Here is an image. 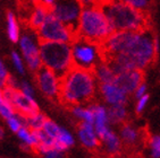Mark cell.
<instances>
[{
	"mask_svg": "<svg viewBox=\"0 0 160 158\" xmlns=\"http://www.w3.org/2000/svg\"><path fill=\"white\" fill-rule=\"evenodd\" d=\"M94 76H96L97 80L100 84H108V82H114L115 78H116V73L110 67V64L106 62V61L101 60L97 64L94 69L92 70Z\"/></svg>",
	"mask_w": 160,
	"mask_h": 158,
	"instance_id": "18",
	"label": "cell"
},
{
	"mask_svg": "<svg viewBox=\"0 0 160 158\" xmlns=\"http://www.w3.org/2000/svg\"><path fill=\"white\" fill-rule=\"evenodd\" d=\"M60 129H62V128H60V127H59L57 123H55V122L51 121V120H49V118H47V121L44 122V124H43L42 130L44 131L46 133L49 134L51 138L56 139V138L58 137Z\"/></svg>",
	"mask_w": 160,
	"mask_h": 158,
	"instance_id": "28",
	"label": "cell"
},
{
	"mask_svg": "<svg viewBox=\"0 0 160 158\" xmlns=\"http://www.w3.org/2000/svg\"><path fill=\"white\" fill-rule=\"evenodd\" d=\"M19 89H21L24 94L28 95V96H32L33 97L34 96V89L33 87H32L30 84H28V81H22L21 84H19Z\"/></svg>",
	"mask_w": 160,
	"mask_h": 158,
	"instance_id": "35",
	"label": "cell"
},
{
	"mask_svg": "<svg viewBox=\"0 0 160 158\" xmlns=\"http://www.w3.org/2000/svg\"><path fill=\"white\" fill-rule=\"evenodd\" d=\"M100 140H101L103 146H105V150L108 154V156L115 157V156L120 154L122 147H123V142L120 140V137H118L111 129Z\"/></svg>",
	"mask_w": 160,
	"mask_h": 158,
	"instance_id": "17",
	"label": "cell"
},
{
	"mask_svg": "<svg viewBox=\"0 0 160 158\" xmlns=\"http://www.w3.org/2000/svg\"><path fill=\"white\" fill-rule=\"evenodd\" d=\"M149 102V95L145 94L143 95L142 97L138 98V103H136V107H135V111L136 113H142L143 111H144L145 106H147V104H148Z\"/></svg>",
	"mask_w": 160,
	"mask_h": 158,
	"instance_id": "32",
	"label": "cell"
},
{
	"mask_svg": "<svg viewBox=\"0 0 160 158\" xmlns=\"http://www.w3.org/2000/svg\"><path fill=\"white\" fill-rule=\"evenodd\" d=\"M100 1H101V2H102V1H106V0H100Z\"/></svg>",
	"mask_w": 160,
	"mask_h": 158,
	"instance_id": "41",
	"label": "cell"
},
{
	"mask_svg": "<svg viewBox=\"0 0 160 158\" xmlns=\"http://www.w3.org/2000/svg\"><path fill=\"white\" fill-rule=\"evenodd\" d=\"M120 1H123V2L127 3L129 6L134 7L136 9L142 10V12H148L151 6L150 0H120Z\"/></svg>",
	"mask_w": 160,
	"mask_h": 158,
	"instance_id": "29",
	"label": "cell"
},
{
	"mask_svg": "<svg viewBox=\"0 0 160 158\" xmlns=\"http://www.w3.org/2000/svg\"><path fill=\"white\" fill-rule=\"evenodd\" d=\"M90 109H92L93 115H94V121H93V127L98 134L99 139H101L108 131L109 128V118H108V111L105 106L99 105V104H90Z\"/></svg>",
	"mask_w": 160,
	"mask_h": 158,
	"instance_id": "15",
	"label": "cell"
},
{
	"mask_svg": "<svg viewBox=\"0 0 160 158\" xmlns=\"http://www.w3.org/2000/svg\"><path fill=\"white\" fill-rule=\"evenodd\" d=\"M43 158H65L64 156V151H59L57 149L52 148L48 150L46 154H43L42 155Z\"/></svg>",
	"mask_w": 160,
	"mask_h": 158,
	"instance_id": "34",
	"label": "cell"
},
{
	"mask_svg": "<svg viewBox=\"0 0 160 158\" xmlns=\"http://www.w3.org/2000/svg\"><path fill=\"white\" fill-rule=\"evenodd\" d=\"M71 45L75 67L93 70L102 60L101 46L98 43L91 42L82 37H76L71 43Z\"/></svg>",
	"mask_w": 160,
	"mask_h": 158,
	"instance_id": "6",
	"label": "cell"
},
{
	"mask_svg": "<svg viewBox=\"0 0 160 158\" xmlns=\"http://www.w3.org/2000/svg\"><path fill=\"white\" fill-rule=\"evenodd\" d=\"M3 136H5V131H3V129L1 128V127H0V140L2 139Z\"/></svg>",
	"mask_w": 160,
	"mask_h": 158,
	"instance_id": "39",
	"label": "cell"
},
{
	"mask_svg": "<svg viewBox=\"0 0 160 158\" xmlns=\"http://www.w3.org/2000/svg\"><path fill=\"white\" fill-rule=\"evenodd\" d=\"M82 9L83 6L78 0H56L50 12L76 33Z\"/></svg>",
	"mask_w": 160,
	"mask_h": 158,
	"instance_id": "8",
	"label": "cell"
},
{
	"mask_svg": "<svg viewBox=\"0 0 160 158\" xmlns=\"http://www.w3.org/2000/svg\"><path fill=\"white\" fill-rule=\"evenodd\" d=\"M97 78L92 70L73 67L62 77L59 102L65 106L89 103L96 96Z\"/></svg>",
	"mask_w": 160,
	"mask_h": 158,
	"instance_id": "2",
	"label": "cell"
},
{
	"mask_svg": "<svg viewBox=\"0 0 160 158\" xmlns=\"http://www.w3.org/2000/svg\"><path fill=\"white\" fill-rule=\"evenodd\" d=\"M16 113L15 109L9 102H7L3 98H0V116L7 120L8 118L12 116Z\"/></svg>",
	"mask_w": 160,
	"mask_h": 158,
	"instance_id": "27",
	"label": "cell"
},
{
	"mask_svg": "<svg viewBox=\"0 0 160 158\" xmlns=\"http://www.w3.org/2000/svg\"><path fill=\"white\" fill-rule=\"evenodd\" d=\"M49 12H50V9L41 6V5H37V3H35V7H34L33 12H31V15L28 17V26H30L32 30H37L38 28L43 24V21H46Z\"/></svg>",
	"mask_w": 160,
	"mask_h": 158,
	"instance_id": "19",
	"label": "cell"
},
{
	"mask_svg": "<svg viewBox=\"0 0 160 158\" xmlns=\"http://www.w3.org/2000/svg\"><path fill=\"white\" fill-rule=\"evenodd\" d=\"M39 42H62L71 44L76 39V33L57 19L49 12L46 21L37 30Z\"/></svg>",
	"mask_w": 160,
	"mask_h": 158,
	"instance_id": "7",
	"label": "cell"
},
{
	"mask_svg": "<svg viewBox=\"0 0 160 158\" xmlns=\"http://www.w3.org/2000/svg\"><path fill=\"white\" fill-rule=\"evenodd\" d=\"M47 116L42 113L38 112L35 114L31 116H28V118H25V121H26V127L30 128L31 130L33 131H38V130H41L43 128V124H44V122L47 121Z\"/></svg>",
	"mask_w": 160,
	"mask_h": 158,
	"instance_id": "24",
	"label": "cell"
},
{
	"mask_svg": "<svg viewBox=\"0 0 160 158\" xmlns=\"http://www.w3.org/2000/svg\"><path fill=\"white\" fill-rule=\"evenodd\" d=\"M2 98L12 104L15 109L16 113H18L25 118L40 112L35 100L32 96L24 94L18 88H12L9 86H5L2 89Z\"/></svg>",
	"mask_w": 160,
	"mask_h": 158,
	"instance_id": "9",
	"label": "cell"
},
{
	"mask_svg": "<svg viewBox=\"0 0 160 158\" xmlns=\"http://www.w3.org/2000/svg\"><path fill=\"white\" fill-rule=\"evenodd\" d=\"M6 122H7V124H8L10 130H12V132H15V133H17V131H18L21 128L26 127L25 116L21 115V114H18V113H15L12 116L8 118L6 120Z\"/></svg>",
	"mask_w": 160,
	"mask_h": 158,
	"instance_id": "25",
	"label": "cell"
},
{
	"mask_svg": "<svg viewBox=\"0 0 160 158\" xmlns=\"http://www.w3.org/2000/svg\"><path fill=\"white\" fill-rule=\"evenodd\" d=\"M145 94H147V85H145L144 82H142L141 85L136 88V91H134V95H135L136 98H140Z\"/></svg>",
	"mask_w": 160,
	"mask_h": 158,
	"instance_id": "36",
	"label": "cell"
},
{
	"mask_svg": "<svg viewBox=\"0 0 160 158\" xmlns=\"http://www.w3.org/2000/svg\"><path fill=\"white\" fill-rule=\"evenodd\" d=\"M100 7L114 30L142 32L152 28L148 12L136 9L120 0H106L100 2Z\"/></svg>",
	"mask_w": 160,
	"mask_h": 158,
	"instance_id": "3",
	"label": "cell"
},
{
	"mask_svg": "<svg viewBox=\"0 0 160 158\" xmlns=\"http://www.w3.org/2000/svg\"><path fill=\"white\" fill-rule=\"evenodd\" d=\"M81 5L84 7H92V6H99L100 5V0H78Z\"/></svg>",
	"mask_w": 160,
	"mask_h": 158,
	"instance_id": "38",
	"label": "cell"
},
{
	"mask_svg": "<svg viewBox=\"0 0 160 158\" xmlns=\"http://www.w3.org/2000/svg\"><path fill=\"white\" fill-rule=\"evenodd\" d=\"M2 87H1V86H0V98H2Z\"/></svg>",
	"mask_w": 160,
	"mask_h": 158,
	"instance_id": "40",
	"label": "cell"
},
{
	"mask_svg": "<svg viewBox=\"0 0 160 158\" xmlns=\"http://www.w3.org/2000/svg\"><path fill=\"white\" fill-rule=\"evenodd\" d=\"M12 64H14L15 69L17 70L21 75H24L25 70H24V64H23V60H22L21 55L16 51L12 52Z\"/></svg>",
	"mask_w": 160,
	"mask_h": 158,
	"instance_id": "31",
	"label": "cell"
},
{
	"mask_svg": "<svg viewBox=\"0 0 160 158\" xmlns=\"http://www.w3.org/2000/svg\"><path fill=\"white\" fill-rule=\"evenodd\" d=\"M114 28L102 12L100 5L84 7L77 24L76 36L101 44L114 33Z\"/></svg>",
	"mask_w": 160,
	"mask_h": 158,
	"instance_id": "4",
	"label": "cell"
},
{
	"mask_svg": "<svg viewBox=\"0 0 160 158\" xmlns=\"http://www.w3.org/2000/svg\"><path fill=\"white\" fill-rule=\"evenodd\" d=\"M142 132L134 125L129 123H123L120 128V140L128 148H135V146L141 141Z\"/></svg>",
	"mask_w": 160,
	"mask_h": 158,
	"instance_id": "16",
	"label": "cell"
},
{
	"mask_svg": "<svg viewBox=\"0 0 160 158\" xmlns=\"http://www.w3.org/2000/svg\"><path fill=\"white\" fill-rule=\"evenodd\" d=\"M100 94L109 105H125L128 95L115 82L100 84Z\"/></svg>",
	"mask_w": 160,
	"mask_h": 158,
	"instance_id": "13",
	"label": "cell"
},
{
	"mask_svg": "<svg viewBox=\"0 0 160 158\" xmlns=\"http://www.w3.org/2000/svg\"><path fill=\"white\" fill-rule=\"evenodd\" d=\"M144 72L143 70H125L116 75L115 84H117L127 95L134 94L136 88L143 82Z\"/></svg>",
	"mask_w": 160,
	"mask_h": 158,
	"instance_id": "12",
	"label": "cell"
},
{
	"mask_svg": "<svg viewBox=\"0 0 160 158\" xmlns=\"http://www.w3.org/2000/svg\"><path fill=\"white\" fill-rule=\"evenodd\" d=\"M7 34H8V39L12 43H17L19 41V26L17 23L14 12L8 10L7 12Z\"/></svg>",
	"mask_w": 160,
	"mask_h": 158,
	"instance_id": "22",
	"label": "cell"
},
{
	"mask_svg": "<svg viewBox=\"0 0 160 158\" xmlns=\"http://www.w3.org/2000/svg\"><path fill=\"white\" fill-rule=\"evenodd\" d=\"M56 140L58 141V142H60L64 147H66V148H69V147H72L73 145H74L75 140H74V137L72 136V133L69 132V131H67L66 129L62 128L60 129V131H59V134L58 137L56 138Z\"/></svg>",
	"mask_w": 160,
	"mask_h": 158,
	"instance_id": "26",
	"label": "cell"
},
{
	"mask_svg": "<svg viewBox=\"0 0 160 158\" xmlns=\"http://www.w3.org/2000/svg\"><path fill=\"white\" fill-rule=\"evenodd\" d=\"M71 111L73 113V115L78 120H81V122H86V123L93 124L94 115H93L92 109L90 107H82L81 105H74V106H72Z\"/></svg>",
	"mask_w": 160,
	"mask_h": 158,
	"instance_id": "23",
	"label": "cell"
},
{
	"mask_svg": "<svg viewBox=\"0 0 160 158\" xmlns=\"http://www.w3.org/2000/svg\"><path fill=\"white\" fill-rule=\"evenodd\" d=\"M17 136L22 140V142L25 145V149H28V150H34V148L39 143L35 132L28 127H23V128L19 129L17 131Z\"/></svg>",
	"mask_w": 160,
	"mask_h": 158,
	"instance_id": "21",
	"label": "cell"
},
{
	"mask_svg": "<svg viewBox=\"0 0 160 158\" xmlns=\"http://www.w3.org/2000/svg\"><path fill=\"white\" fill-rule=\"evenodd\" d=\"M35 81L39 89L44 96L50 100H59L62 77H59L52 70L42 66L40 70H38L35 72Z\"/></svg>",
	"mask_w": 160,
	"mask_h": 158,
	"instance_id": "10",
	"label": "cell"
},
{
	"mask_svg": "<svg viewBox=\"0 0 160 158\" xmlns=\"http://www.w3.org/2000/svg\"><path fill=\"white\" fill-rule=\"evenodd\" d=\"M43 67L52 70L59 77L65 76L74 67L72 45L62 42H39Z\"/></svg>",
	"mask_w": 160,
	"mask_h": 158,
	"instance_id": "5",
	"label": "cell"
},
{
	"mask_svg": "<svg viewBox=\"0 0 160 158\" xmlns=\"http://www.w3.org/2000/svg\"><path fill=\"white\" fill-rule=\"evenodd\" d=\"M108 111V118L112 124H123L127 118V111L125 105H110Z\"/></svg>",
	"mask_w": 160,
	"mask_h": 158,
	"instance_id": "20",
	"label": "cell"
},
{
	"mask_svg": "<svg viewBox=\"0 0 160 158\" xmlns=\"http://www.w3.org/2000/svg\"><path fill=\"white\" fill-rule=\"evenodd\" d=\"M154 37L156 34H153L152 28L134 32L123 52L103 61L110 64L116 75L125 70H145L157 59Z\"/></svg>",
	"mask_w": 160,
	"mask_h": 158,
	"instance_id": "1",
	"label": "cell"
},
{
	"mask_svg": "<svg viewBox=\"0 0 160 158\" xmlns=\"http://www.w3.org/2000/svg\"><path fill=\"white\" fill-rule=\"evenodd\" d=\"M8 77H9V73H8L5 64H3V62L0 59V86L1 87H5Z\"/></svg>",
	"mask_w": 160,
	"mask_h": 158,
	"instance_id": "33",
	"label": "cell"
},
{
	"mask_svg": "<svg viewBox=\"0 0 160 158\" xmlns=\"http://www.w3.org/2000/svg\"><path fill=\"white\" fill-rule=\"evenodd\" d=\"M77 134L81 143L89 150H96L100 147V139L97 134L94 127L91 123L81 122L77 128Z\"/></svg>",
	"mask_w": 160,
	"mask_h": 158,
	"instance_id": "14",
	"label": "cell"
},
{
	"mask_svg": "<svg viewBox=\"0 0 160 158\" xmlns=\"http://www.w3.org/2000/svg\"><path fill=\"white\" fill-rule=\"evenodd\" d=\"M34 1H35L37 5H41V6L46 7L48 9H51V7L56 2V0H34Z\"/></svg>",
	"mask_w": 160,
	"mask_h": 158,
	"instance_id": "37",
	"label": "cell"
},
{
	"mask_svg": "<svg viewBox=\"0 0 160 158\" xmlns=\"http://www.w3.org/2000/svg\"><path fill=\"white\" fill-rule=\"evenodd\" d=\"M18 43L23 58L26 61L28 69L33 72H37L42 67L40 57V45L30 34H24L23 36L19 37Z\"/></svg>",
	"mask_w": 160,
	"mask_h": 158,
	"instance_id": "11",
	"label": "cell"
},
{
	"mask_svg": "<svg viewBox=\"0 0 160 158\" xmlns=\"http://www.w3.org/2000/svg\"><path fill=\"white\" fill-rule=\"evenodd\" d=\"M149 147L151 149V157L160 158V136H153L148 140Z\"/></svg>",
	"mask_w": 160,
	"mask_h": 158,
	"instance_id": "30",
	"label": "cell"
}]
</instances>
